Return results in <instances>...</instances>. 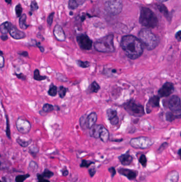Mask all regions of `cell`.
I'll list each match as a JSON object with an SVG mask.
<instances>
[{
    "instance_id": "36",
    "label": "cell",
    "mask_w": 181,
    "mask_h": 182,
    "mask_svg": "<svg viewBox=\"0 0 181 182\" xmlns=\"http://www.w3.org/2000/svg\"><path fill=\"white\" fill-rule=\"evenodd\" d=\"M30 176L29 174H27L25 175H19L16 177L15 181L16 182H24L25 180Z\"/></svg>"
},
{
    "instance_id": "18",
    "label": "cell",
    "mask_w": 181,
    "mask_h": 182,
    "mask_svg": "<svg viewBox=\"0 0 181 182\" xmlns=\"http://www.w3.org/2000/svg\"><path fill=\"white\" fill-rule=\"evenodd\" d=\"M103 127L104 126L103 125H95L94 126L89 129V133L90 136L96 139L99 138L100 134Z\"/></svg>"
},
{
    "instance_id": "57",
    "label": "cell",
    "mask_w": 181,
    "mask_h": 182,
    "mask_svg": "<svg viewBox=\"0 0 181 182\" xmlns=\"http://www.w3.org/2000/svg\"><path fill=\"white\" fill-rule=\"evenodd\" d=\"M178 154H179V157L181 160V149H179V151H178Z\"/></svg>"
},
{
    "instance_id": "19",
    "label": "cell",
    "mask_w": 181,
    "mask_h": 182,
    "mask_svg": "<svg viewBox=\"0 0 181 182\" xmlns=\"http://www.w3.org/2000/svg\"><path fill=\"white\" fill-rule=\"evenodd\" d=\"M97 118H98L97 114L95 112H92L88 115L86 119L88 128H91L95 125H96Z\"/></svg>"
},
{
    "instance_id": "46",
    "label": "cell",
    "mask_w": 181,
    "mask_h": 182,
    "mask_svg": "<svg viewBox=\"0 0 181 182\" xmlns=\"http://www.w3.org/2000/svg\"><path fill=\"white\" fill-rule=\"evenodd\" d=\"M54 12H52L51 14L49 15V16L48 17L47 19V24H48L49 26H51L53 23V17H54Z\"/></svg>"
},
{
    "instance_id": "39",
    "label": "cell",
    "mask_w": 181,
    "mask_h": 182,
    "mask_svg": "<svg viewBox=\"0 0 181 182\" xmlns=\"http://www.w3.org/2000/svg\"><path fill=\"white\" fill-rule=\"evenodd\" d=\"M95 164V162L93 161L83 159V160H82L80 167L81 168H88L92 164Z\"/></svg>"
},
{
    "instance_id": "11",
    "label": "cell",
    "mask_w": 181,
    "mask_h": 182,
    "mask_svg": "<svg viewBox=\"0 0 181 182\" xmlns=\"http://www.w3.org/2000/svg\"><path fill=\"white\" fill-rule=\"evenodd\" d=\"M174 86L173 83L166 82L159 89L158 96L159 97H167L174 92Z\"/></svg>"
},
{
    "instance_id": "22",
    "label": "cell",
    "mask_w": 181,
    "mask_h": 182,
    "mask_svg": "<svg viewBox=\"0 0 181 182\" xmlns=\"http://www.w3.org/2000/svg\"><path fill=\"white\" fill-rule=\"evenodd\" d=\"M84 1L85 0H69L68 2V7L70 9L74 10L80 5H82Z\"/></svg>"
},
{
    "instance_id": "16",
    "label": "cell",
    "mask_w": 181,
    "mask_h": 182,
    "mask_svg": "<svg viewBox=\"0 0 181 182\" xmlns=\"http://www.w3.org/2000/svg\"><path fill=\"white\" fill-rule=\"evenodd\" d=\"M118 159L123 166H129L133 162V157L130 155L129 151H128L124 154L120 155L118 157Z\"/></svg>"
},
{
    "instance_id": "12",
    "label": "cell",
    "mask_w": 181,
    "mask_h": 182,
    "mask_svg": "<svg viewBox=\"0 0 181 182\" xmlns=\"http://www.w3.org/2000/svg\"><path fill=\"white\" fill-rule=\"evenodd\" d=\"M117 171L120 175L125 176L130 180H136L138 174V171H136L130 169L124 168H120L118 169Z\"/></svg>"
},
{
    "instance_id": "26",
    "label": "cell",
    "mask_w": 181,
    "mask_h": 182,
    "mask_svg": "<svg viewBox=\"0 0 181 182\" xmlns=\"http://www.w3.org/2000/svg\"><path fill=\"white\" fill-rule=\"evenodd\" d=\"M26 20H27V16L25 14H23L20 17L19 23L20 27L21 29H27L28 27H29V25L27 24L26 23Z\"/></svg>"
},
{
    "instance_id": "31",
    "label": "cell",
    "mask_w": 181,
    "mask_h": 182,
    "mask_svg": "<svg viewBox=\"0 0 181 182\" xmlns=\"http://www.w3.org/2000/svg\"><path fill=\"white\" fill-rule=\"evenodd\" d=\"M55 106L49 103H45L43 105L42 110L45 113H49L55 110Z\"/></svg>"
},
{
    "instance_id": "35",
    "label": "cell",
    "mask_w": 181,
    "mask_h": 182,
    "mask_svg": "<svg viewBox=\"0 0 181 182\" xmlns=\"http://www.w3.org/2000/svg\"><path fill=\"white\" fill-rule=\"evenodd\" d=\"M86 119H87L86 115H83L81 116L80 118V119H79V123H80L81 127L83 129H85V130L88 128Z\"/></svg>"
},
{
    "instance_id": "60",
    "label": "cell",
    "mask_w": 181,
    "mask_h": 182,
    "mask_svg": "<svg viewBox=\"0 0 181 182\" xmlns=\"http://www.w3.org/2000/svg\"><path fill=\"white\" fill-rule=\"evenodd\" d=\"M180 136H181V133H180Z\"/></svg>"
},
{
    "instance_id": "4",
    "label": "cell",
    "mask_w": 181,
    "mask_h": 182,
    "mask_svg": "<svg viewBox=\"0 0 181 182\" xmlns=\"http://www.w3.org/2000/svg\"><path fill=\"white\" fill-rule=\"evenodd\" d=\"M139 21L143 26L148 28H154L158 24V20L155 14L145 7L141 8Z\"/></svg>"
},
{
    "instance_id": "21",
    "label": "cell",
    "mask_w": 181,
    "mask_h": 182,
    "mask_svg": "<svg viewBox=\"0 0 181 182\" xmlns=\"http://www.w3.org/2000/svg\"><path fill=\"white\" fill-rule=\"evenodd\" d=\"M99 138L104 143H106L108 141L110 138V133L105 127H103V129L100 134Z\"/></svg>"
},
{
    "instance_id": "45",
    "label": "cell",
    "mask_w": 181,
    "mask_h": 182,
    "mask_svg": "<svg viewBox=\"0 0 181 182\" xmlns=\"http://www.w3.org/2000/svg\"><path fill=\"white\" fill-rule=\"evenodd\" d=\"M29 151H30V153H31V154H37L39 152V149L35 145H33V146L30 147Z\"/></svg>"
},
{
    "instance_id": "44",
    "label": "cell",
    "mask_w": 181,
    "mask_h": 182,
    "mask_svg": "<svg viewBox=\"0 0 181 182\" xmlns=\"http://www.w3.org/2000/svg\"><path fill=\"white\" fill-rule=\"evenodd\" d=\"M37 177L38 179V182H51L47 178L44 177L42 175L40 174H38L37 175Z\"/></svg>"
},
{
    "instance_id": "40",
    "label": "cell",
    "mask_w": 181,
    "mask_h": 182,
    "mask_svg": "<svg viewBox=\"0 0 181 182\" xmlns=\"http://www.w3.org/2000/svg\"><path fill=\"white\" fill-rule=\"evenodd\" d=\"M42 175L44 177L48 179V178H51L54 176V173L49 171V169H45Z\"/></svg>"
},
{
    "instance_id": "15",
    "label": "cell",
    "mask_w": 181,
    "mask_h": 182,
    "mask_svg": "<svg viewBox=\"0 0 181 182\" xmlns=\"http://www.w3.org/2000/svg\"><path fill=\"white\" fill-rule=\"evenodd\" d=\"M160 98L159 96H154L150 98L146 106V111L148 113H149L152 111V109L154 108L159 107Z\"/></svg>"
},
{
    "instance_id": "43",
    "label": "cell",
    "mask_w": 181,
    "mask_h": 182,
    "mask_svg": "<svg viewBox=\"0 0 181 182\" xmlns=\"http://www.w3.org/2000/svg\"><path fill=\"white\" fill-rule=\"evenodd\" d=\"M168 147V143L167 142H164L163 143H162L161 146L159 147L158 149V153H161L164 150H165L167 147Z\"/></svg>"
},
{
    "instance_id": "34",
    "label": "cell",
    "mask_w": 181,
    "mask_h": 182,
    "mask_svg": "<svg viewBox=\"0 0 181 182\" xmlns=\"http://www.w3.org/2000/svg\"><path fill=\"white\" fill-rule=\"evenodd\" d=\"M76 63L79 67H81L82 68H87L90 67V63L88 61H82V60H76Z\"/></svg>"
},
{
    "instance_id": "55",
    "label": "cell",
    "mask_w": 181,
    "mask_h": 182,
    "mask_svg": "<svg viewBox=\"0 0 181 182\" xmlns=\"http://www.w3.org/2000/svg\"><path fill=\"white\" fill-rule=\"evenodd\" d=\"M175 38L179 42H181V31L177 32L175 34Z\"/></svg>"
},
{
    "instance_id": "27",
    "label": "cell",
    "mask_w": 181,
    "mask_h": 182,
    "mask_svg": "<svg viewBox=\"0 0 181 182\" xmlns=\"http://www.w3.org/2000/svg\"><path fill=\"white\" fill-rule=\"evenodd\" d=\"M16 142L21 147H23V148H26V147H28L29 145L31 144L32 141L31 140H23L20 138H18L16 139Z\"/></svg>"
},
{
    "instance_id": "28",
    "label": "cell",
    "mask_w": 181,
    "mask_h": 182,
    "mask_svg": "<svg viewBox=\"0 0 181 182\" xmlns=\"http://www.w3.org/2000/svg\"><path fill=\"white\" fill-rule=\"evenodd\" d=\"M33 78L34 80L37 81H42V80H45L47 79V76H41L39 69H36L34 71V75Z\"/></svg>"
},
{
    "instance_id": "59",
    "label": "cell",
    "mask_w": 181,
    "mask_h": 182,
    "mask_svg": "<svg viewBox=\"0 0 181 182\" xmlns=\"http://www.w3.org/2000/svg\"><path fill=\"white\" fill-rule=\"evenodd\" d=\"M5 2L8 4H10L11 3V0H5Z\"/></svg>"
},
{
    "instance_id": "23",
    "label": "cell",
    "mask_w": 181,
    "mask_h": 182,
    "mask_svg": "<svg viewBox=\"0 0 181 182\" xmlns=\"http://www.w3.org/2000/svg\"><path fill=\"white\" fill-rule=\"evenodd\" d=\"M100 89H101V86L97 83L96 81H94L92 83L89 87V92L92 93H98V92L100 90Z\"/></svg>"
},
{
    "instance_id": "24",
    "label": "cell",
    "mask_w": 181,
    "mask_h": 182,
    "mask_svg": "<svg viewBox=\"0 0 181 182\" xmlns=\"http://www.w3.org/2000/svg\"><path fill=\"white\" fill-rule=\"evenodd\" d=\"M11 24L9 22H3L0 26L1 33L2 35H7L9 33V28Z\"/></svg>"
},
{
    "instance_id": "41",
    "label": "cell",
    "mask_w": 181,
    "mask_h": 182,
    "mask_svg": "<svg viewBox=\"0 0 181 182\" xmlns=\"http://www.w3.org/2000/svg\"><path fill=\"white\" fill-rule=\"evenodd\" d=\"M38 168V164L34 161H31V162L29 163L28 169H30V171H37Z\"/></svg>"
},
{
    "instance_id": "10",
    "label": "cell",
    "mask_w": 181,
    "mask_h": 182,
    "mask_svg": "<svg viewBox=\"0 0 181 182\" xmlns=\"http://www.w3.org/2000/svg\"><path fill=\"white\" fill-rule=\"evenodd\" d=\"M168 107L173 113H181V101L180 98L178 96H172L168 101Z\"/></svg>"
},
{
    "instance_id": "29",
    "label": "cell",
    "mask_w": 181,
    "mask_h": 182,
    "mask_svg": "<svg viewBox=\"0 0 181 182\" xmlns=\"http://www.w3.org/2000/svg\"><path fill=\"white\" fill-rule=\"evenodd\" d=\"M48 94L51 96H56L57 94L58 93V87L56 85H54L53 83H51V84L49 86V89L47 92Z\"/></svg>"
},
{
    "instance_id": "6",
    "label": "cell",
    "mask_w": 181,
    "mask_h": 182,
    "mask_svg": "<svg viewBox=\"0 0 181 182\" xmlns=\"http://www.w3.org/2000/svg\"><path fill=\"white\" fill-rule=\"evenodd\" d=\"M105 10L108 14L112 16H116L122 10V0H103Z\"/></svg>"
},
{
    "instance_id": "49",
    "label": "cell",
    "mask_w": 181,
    "mask_h": 182,
    "mask_svg": "<svg viewBox=\"0 0 181 182\" xmlns=\"http://www.w3.org/2000/svg\"><path fill=\"white\" fill-rule=\"evenodd\" d=\"M14 75L16 76V77L18 78V79L21 80H26V79H27L26 76L23 73H14Z\"/></svg>"
},
{
    "instance_id": "47",
    "label": "cell",
    "mask_w": 181,
    "mask_h": 182,
    "mask_svg": "<svg viewBox=\"0 0 181 182\" xmlns=\"http://www.w3.org/2000/svg\"><path fill=\"white\" fill-rule=\"evenodd\" d=\"M5 58L3 56L2 51H1V56H0V68L2 69L5 67Z\"/></svg>"
},
{
    "instance_id": "1",
    "label": "cell",
    "mask_w": 181,
    "mask_h": 182,
    "mask_svg": "<svg viewBox=\"0 0 181 182\" xmlns=\"http://www.w3.org/2000/svg\"><path fill=\"white\" fill-rule=\"evenodd\" d=\"M121 47L125 55L131 60H136L141 57L143 50L140 41L133 35H126L122 38Z\"/></svg>"
},
{
    "instance_id": "20",
    "label": "cell",
    "mask_w": 181,
    "mask_h": 182,
    "mask_svg": "<svg viewBox=\"0 0 181 182\" xmlns=\"http://www.w3.org/2000/svg\"><path fill=\"white\" fill-rule=\"evenodd\" d=\"M179 178V175L176 171H170L166 177L165 182H178Z\"/></svg>"
},
{
    "instance_id": "48",
    "label": "cell",
    "mask_w": 181,
    "mask_h": 182,
    "mask_svg": "<svg viewBox=\"0 0 181 182\" xmlns=\"http://www.w3.org/2000/svg\"><path fill=\"white\" fill-rule=\"evenodd\" d=\"M88 172H89V174L90 177H93L95 175V174L96 173V168L95 167H92L88 170Z\"/></svg>"
},
{
    "instance_id": "58",
    "label": "cell",
    "mask_w": 181,
    "mask_h": 182,
    "mask_svg": "<svg viewBox=\"0 0 181 182\" xmlns=\"http://www.w3.org/2000/svg\"><path fill=\"white\" fill-rule=\"evenodd\" d=\"M157 1H158L159 2H166V1H167L168 0H157Z\"/></svg>"
},
{
    "instance_id": "14",
    "label": "cell",
    "mask_w": 181,
    "mask_h": 182,
    "mask_svg": "<svg viewBox=\"0 0 181 182\" xmlns=\"http://www.w3.org/2000/svg\"><path fill=\"white\" fill-rule=\"evenodd\" d=\"M9 34L15 40H21L26 37V34L24 32L21 31L18 29L16 26L13 24H11L9 31Z\"/></svg>"
},
{
    "instance_id": "2",
    "label": "cell",
    "mask_w": 181,
    "mask_h": 182,
    "mask_svg": "<svg viewBox=\"0 0 181 182\" xmlns=\"http://www.w3.org/2000/svg\"><path fill=\"white\" fill-rule=\"evenodd\" d=\"M139 38L141 43L149 51L156 48L160 41L157 36L147 29H141L139 32Z\"/></svg>"
},
{
    "instance_id": "25",
    "label": "cell",
    "mask_w": 181,
    "mask_h": 182,
    "mask_svg": "<svg viewBox=\"0 0 181 182\" xmlns=\"http://www.w3.org/2000/svg\"><path fill=\"white\" fill-rule=\"evenodd\" d=\"M103 73L108 77H113L117 74V70L116 69L105 68L104 69Z\"/></svg>"
},
{
    "instance_id": "51",
    "label": "cell",
    "mask_w": 181,
    "mask_h": 182,
    "mask_svg": "<svg viewBox=\"0 0 181 182\" xmlns=\"http://www.w3.org/2000/svg\"><path fill=\"white\" fill-rule=\"evenodd\" d=\"M30 7H31V10L33 11H35L38 9V5L35 1H33L31 2Z\"/></svg>"
},
{
    "instance_id": "53",
    "label": "cell",
    "mask_w": 181,
    "mask_h": 182,
    "mask_svg": "<svg viewBox=\"0 0 181 182\" xmlns=\"http://www.w3.org/2000/svg\"><path fill=\"white\" fill-rule=\"evenodd\" d=\"M35 44H36V45L37 46V47H38V49H39L41 52L43 53V52H44V51H45L44 48V47H42V46L40 45V43L37 42H36V41H35Z\"/></svg>"
},
{
    "instance_id": "3",
    "label": "cell",
    "mask_w": 181,
    "mask_h": 182,
    "mask_svg": "<svg viewBox=\"0 0 181 182\" xmlns=\"http://www.w3.org/2000/svg\"><path fill=\"white\" fill-rule=\"evenodd\" d=\"M95 50L101 53H112L115 49L114 45V35L110 34L101 38L94 43Z\"/></svg>"
},
{
    "instance_id": "7",
    "label": "cell",
    "mask_w": 181,
    "mask_h": 182,
    "mask_svg": "<svg viewBox=\"0 0 181 182\" xmlns=\"http://www.w3.org/2000/svg\"><path fill=\"white\" fill-rule=\"evenodd\" d=\"M154 143V141L150 138L140 136L133 138L130 140V145L132 148L136 149H147L151 147Z\"/></svg>"
},
{
    "instance_id": "17",
    "label": "cell",
    "mask_w": 181,
    "mask_h": 182,
    "mask_svg": "<svg viewBox=\"0 0 181 182\" xmlns=\"http://www.w3.org/2000/svg\"><path fill=\"white\" fill-rule=\"evenodd\" d=\"M54 36L57 40L61 42L64 41L65 40V35L64 31L62 29V28L59 25H56L54 27V31H53Z\"/></svg>"
},
{
    "instance_id": "38",
    "label": "cell",
    "mask_w": 181,
    "mask_h": 182,
    "mask_svg": "<svg viewBox=\"0 0 181 182\" xmlns=\"http://www.w3.org/2000/svg\"><path fill=\"white\" fill-rule=\"evenodd\" d=\"M139 162L142 165V166L145 168L147 164V159L144 154H141V155L138 158Z\"/></svg>"
},
{
    "instance_id": "30",
    "label": "cell",
    "mask_w": 181,
    "mask_h": 182,
    "mask_svg": "<svg viewBox=\"0 0 181 182\" xmlns=\"http://www.w3.org/2000/svg\"><path fill=\"white\" fill-rule=\"evenodd\" d=\"M157 8L159 10V11L165 17H166L167 18H168L170 17L167 9L166 7L164 5H162V4H158V5H157Z\"/></svg>"
},
{
    "instance_id": "8",
    "label": "cell",
    "mask_w": 181,
    "mask_h": 182,
    "mask_svg": "<svg viewBox=\"0 0 181 182\" xmlns=\"http://www.w3.org/2000/svg\"><path fill=\"white\" fill-rule=\"evenodd\" d=\"M76 41L79 46L83 50H90L92 47L93 42L86 34H80L76 37Z\"/></svg>"
},
{
    "instance_id": "52",
    "label": "cell",
    "mask_w": 181,
    "mask_h": 182,
    "mask_svg": "<svg viewBox=\"0 0 181 182\" xmlns=\"http://www.w3.org/2000/svg\"><path fill=\"white\" fill-rule=\"evenodd\" d=\"M18 54L20 56H23V57H29V54L27 51H21V52H18Z\"/></svg>"
},
{
    "instance_id": "32",
    "label": "cell",
    "mask_w": 181,
    "mask_h": 182,
    "mask_svg": "<svg viewBox=\"0 0 181 182\" xmlns=\"http://www.w3.org/2000/svg\"><path fill=\"white\" fill-rule=\"evenodd\" d=\"M181 114L175 115L172 112H168L166 115V120L168 121V122H172L173 120H174L175 119H177V118H181Z\"/></svg>"
},
{
    "instance_id": "37",
    "label": "cell",
    "mask_w": 181,
    "mask_h": 182,
    "mask_svg": "<svg viewBox=\"0 0 181 182\" xmlns=\"http://www.w3.org/2000/svg\"><path fill=\"white\" fill-rule=\"evenodd\" d=\"M5 115V119H6V130H5V132H6V135H7V137L9 139H11V132H10V124H9V117L8 116L7 114Z\"/></svg>"
},
{
    "instance_id": "5",
    "label": "cell",
    "mask_w": 181,
    "mask_h": 182,
    "mask_svg": "<svg viewBox=\"0 0 181 182\" xmlns=\"http://www.w3.org/2000/svg\"><path fill=\"white\" fill-rule=\"evenodd\" d=\"M125 111L129 115L136 117H141L145 115V110L143 106L136 103L133 100H130L123 105Z\"/></svg>"
},
{
    "instance_id": "9",
    "label": "cell",
    "mask_w": 181,
    "mask_h": 182,
    "mask_svg": "<svg viewBox=\"0 0 181 182\" xmlns=\"http://www.w3.org/2000/svg\"><path fill=\"white\" fill-rule=\"evenodd\" d=\"M16 128L18 131L23 134H27L30 131L31 125L29 121L23 119L21 118H18L16 121Z\"/></svg>"
},
{
    "instance_id": "56",
    "label": "cell",
    "mask_w": 181,
    "mask_h": 182,
    "mask_svg": "<svg viewBox=\"0 0 181 182\" xmlns=\"http://www.w3.org/2000/svg\"><path fill=\"white\" fill-rule=\"evenodd\" d=\"M1 40L3 41H7L8 39V36L7 35H2L1 36Z\"/></svg>"
},
{
    "instance_id": "42",
    "label": "cell",
    "mask_w": 181,
    "mask_h": 182,
    "mask_svg": "<svg viewBox=\"0 0 181 182\" xmlns=\"http://www.w3.org/2000/svg\"><path fill=\"white\" fill-rule=\"evenodd\" d=\"M15 11H16V16L17 17H20L21 16V14L23 12V8L20 4L16 5Z\"/></svg>"
},
{
    "instance_id": "13",
    "label": "cell",
    "mask_w": 181,
    "mask_h": 182,
    "mask_svg": "<svg viewBox=\"0 0 181 182\" xmlns=\"http://www.w3.org/2000/svg\"><path fill=\"white\" fill-rule=\"evenodd\" d=\"M106 115L110 124L113 126H116L119 124V118L117 112L115 109L109 108L106 110Z\"/></svg>"
},
{
    "instance_id": "50",
    "label": "cell",
    "mask_w": 181,
    "mask_h": 182,
    "mask_svg": "<svg viewBox=\"0 0 181 182\" xmlns=\"http://www.w3.org/2000/svg\"><path fill=\"white\" fill-rule=\"evenodd\" d=\"M108 170V171H109V172L110 173V174H111V177H112V178H113L114 176H115V175H116V169H115V168H114V167H111L109 168Z\"/></svg>"
},
{
    "instance_id": "54",
    "label": "cell",
    "mask_w": 181,
    "mask_h": 182,
    "mask_svg": "<svg viewBox=\"0 0 181 182\" xmlns=\"http://www.w3.org/2000/svg\"><path fill=\"white\" fill-rule=\"evenodd\" d=\"M61 173H62V176H65V177L69 175V171L67 170L66 167H64V168L63 169L62 171H61Z\"/></svg>"
},
{
    "instance_id": "33",
    "label": "cell",
    "mask_w": 181,
    "mask_h": 182,
    "mask_svg": "<svg viewBox=\"0 0 181 182\" xmlns=\"http://www.w3.org/2000/svg\"><path fill=\"white\" fill-rule=\"evenodd\" d=\"M68 91V89L64 86H60L58 88V93L59 97L61 99H63L65 98L67 93Z\"/></svg>"
}]
</instances>
